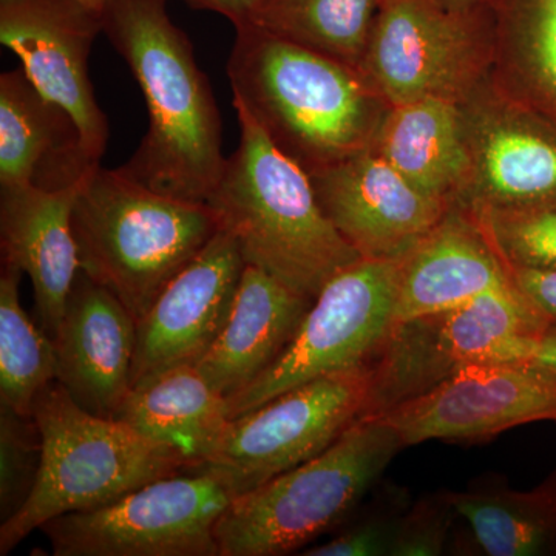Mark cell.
<instances>
[{
    "label": "cell",
    "mask_w": 556,
    "mask_h": 556,
    "mask_svg": "<svg viewBox=\"0 0 556 556\" xmlns=\"http://www.w3.org/2000/svg\"><path fill=\"white\" fill-rule=\"evenodd\" d=\"M100 164L87 155L72 116L42 97L24 70L0 75V186L67 189Z\"/></svg>",
    "instance_id": "ac0fdd59"
},
{
    "label": "cell",
    "mask_w": 556,
    "mask_h": 556,
    "mask_svg": "<svg viewBox=\"0 0 556 556\" xmlns=\"http://www.w3.org/2000/svg\"><path fill=\"white\" fill-rule=\"evenodd\" d=\"M116 419L169 450L192 471L218 447L230 415L228 399L197 365H179L131 388Z\"/></svg>",
    "instance_id": "44dd1931"
},
{
    "label": "cell",
    "mask_w": 556,
    "mask_h": 556,
    "mask_svg": "<svg viewBox=\"0 0 556 556\" xmlns=\"http://www.w3.org/2000/svg\"><path fill=\"white\" fill-rule=\"evenodd\" d=\"M137 329L119 299L79 270L53 339L56 382L76 404L116 419L131 388Z\"/></svg>",
    "instance_id": "2e32d148"
},
{
    "label": "cell",
    "mask_w": 556,
    "mask_h": 556,
    "mask_svg": "<svg viewBox=\"0 0 556 556\" xmlns=\"http://www.w3.org/2000/svg\"><path fill=\"white\" fill-rule=\"evenodd\" d=\"M33 417L42 437V463L27 503L0 525L2 556L51 519L105 506L188 470L177 455L123 420L80 407L56 380L36 397Z\"/></svg>",
    "instance_id": "5b68a950"
},
{
    "label": "cell",
    "mask_w": 556,
    "mask_h": 556,
    "mask_svg": "<svg viewBox=\"0 0 556 556\" xmlns=\"http://www.w3.org/2000/svg\"><path fill=\"white\" fill-rule=\"evenodd\" d=\"M471 155L481 208L555 203L556 131L536 119L485 124Z\"/></svg>",
    "instance_id": "603a6c76"
},
{
    "label": "cell",
    "mask_w": 556,
    "mask_h": 556,
    "mask_svg": "<svg viewBox=\"0 0 556 556\" xmlns=\"http://www.w3.org/2000/svg\"><path fill=\"white\" fill-rule=\"evenodd\" d=\"M457 517L447 493L417 501L402 515L391 544V556H437L444 552L453 519Z\"/></svg>",
    "instance_id": "f546056e"
},
{
    "label": "cell",
    "mask_w": 556,
    "mask_h": 556,
    "mask_svg": "<svg viewBox=\"0 0 556 556\" xmlns=\"http://www.w3.org/2000/svg\"><path fill=\"white\" fill-rule=\"evenodd\" d=\"M533 119L556 131V0H492Z\"/></svg>",
    "instance_id": "4316f807"
},
{
    "label": "cell",
    "mask_w": 556,
    "mask_h": 556,
    "mask_svg": "<svg viewBox=\"0 0 556 556\" xmlns=\"http://www.w3.org/2000/svg\"><path fill=\"white\" fill-rule=\"evenodd\" d=\"M511 283L510 269L479 223L448 211L401 258L394 324L457 308Z\"/></svg>",
    "instance_id": "d6986e66"
},
{
    "label": "cell",
    "mask_w": 556,
    "mask_h": 556,
    "mask_svg": "<svg viewBox=\"0 0 556 556\" xmlns=\"http://www.w3.org/2000/svg\"><path fill=\"white\" fill-rule=\"evenodd\" d=\"M369 365L331 372L232 417L218 447L192 471L219 479L243 495L320 455L365 416Z\"/></svg>",
    "instance_id": "9c48e42d"
},
{
    "label": "cell",
    "mask_w": 556,
    "mask_h": 556,
    "mask_svg": "<svg viewBox=\"0 0 556 556\" xmlns=\"http://www.w3.org/2000/svg\"><path fill=\"white\" fill-rule=\"evenodd\" d=\"M190 9L211 11L228 20L233 27L251 24L263 0H181Z\"/></svg>",
    "instance_id": "d6a6232c"
},
{
    "label": "cell",
    "mask_w": 556,
    "mask_h": 556,
    "mask_svg": "<svg viewBox=\"0 0 556 556\" xmlns=\"http://www.w3.org/2000/svg\"><path fill=\"white\" fill-rule=\"evenodd\" d=\"M478 28L477 13H457L438 0H383L364 60L393 105L455 100L477 72Z\"/></svg>",
    "instance_id": "4fadbf2b"
},
{
    "label": "cell",
    "mask_w": 556,
    "mask_h": 556,
    "mask_svg": "<svg viewBox=\"0 0 556 556\" xmlns=\"http://www.w3.org/2000/svg\"><path fill=\"white\" fill-rule=\"evenodd\" d=\"M519 291L556 325V270L508 268Z\"/></svg>",
    "instance_id": "1f68e13d"
},
{
    "label": "cell",
    "mask_w": 556,
    "mask_h": 556,
    "mask_svg": "<svg viewBox=\"0 0 556 556\" xmlns=\"http://www.w3.org/2000/svg\"><path fill=\"white\" fill-rule=\"evenodd\" d=\"M228 78L232 102L309 175L364 150L371 105L350 65L247 24L236 28Z\"/></svg>",
    "instance_id": "3957f363"
},
{
    "label": "cell",
    "mask_w": 556,
    "mask_h": 556,
    "mask_svg": "<svg viewBox=\"0 0 556 556\" xmlns=\"http://www.w3.org/2000/svg\"><path fill=\"white\" fill-rule=\"evenodd\" d=\"M405 448L380 416L358 417L320 455L233 497L219 518V556L292 554L339 525Z\"/></svg>",
    "instance_id": "8992f818"
},
{
    "label": "cell",
    "mask_w": 556,
    "mask_h": 556,
    "mask_svg": "<svg viewBox=\"0 0 556 556\" xmlns=\"http://www.w3.org/2000/svg\"><path fill=\"white\" fill-rule=\"evenodd\" d=\"M83 182L62 190L0 186L2 263L30 277L40 327L51 339L80 270L72 214Z\"/></svg>",
    "instance_id": "e0dca14e"
},
{
    "label": "cell",
    "mask_w": 556,
    "mask_h": 556,
    "mask_svg": "<svg viewBox=\"0 0 556 556\" xmlns=\"http://www.w3.org/2000/svg\"><path fill=\"white\" fill-rule=\"evenodd\" d=\"M102 33L144 94L149 129L121 170L172 199L207 203L225 170L222 115L167 0H108Z\"/></svg>",
    "instance_id": "6da1fadb"
},
{
    "label": "cell",
    "mask_w": 556,
    "mask_h": 556,
    "mask_svg": "<svg viewBox=\"0 0 556 556\" xmlns=\"http://www.w3.org/2000/svg\"><path fill=\"white\" fill-rule=\"evenodd\" d=\"M477 222L508 268L556 270V201L521 208H481Z\"/></svg>",
    "instance_id": "83f0119b"
},
{
    "label": "cell",
    "mask_w": 556,
    "mask_h": 556,
    "mask_svg": "<svg viewBox=\"0 0 556 556\" xmlns=\"http://www.w3.org/2000/svg\"><path fill=\"white\" fill-rule=\"evenodd\" d=\"M399 518L371 517L340 533L328 543L314 546L306 552V556H383L390 555L394 533H396Z\"/></svg>",
    "instance_id": "4dcf8cb0"
},
{
    "label": "cell",
    "mask_w": 556,
    "mask_h": 556,
    "mask_svg": "<svg viewBox=\"0 0 556 556\" xmlns=\"http://www.w3.org/2000/svg\"><path fill=\"white\" fill-rule=\"evenodd\" d=\"M309 177L325 214L364 258L404 257L448 212L379 153L361 150Z\"/></svg>",
    "instance_id": "9a60e30c"
},
{
    "label": "cell",
    "mask_w": 556,
    "mask_h": 556,
    "mask_svg": "<svg viewBox=\"0 0 556 556\" xmlns=\"http://www.w3.org/2000/svg\"><path fill=\"white\" fill-rule=\"evenodd\" d=\"M383 0H263L251 24L354 67Z\"/></svg>",
    "instance_id": "d4e9b609"
},
{
    "label": "cell",
    "mask_w": 556,
    "mask_h": 556,
    "mask_svg": "<svg viewBox=\"0 0 556 556\" xmlns=\"http://www.w3.org/2000/svg\"><path fill=\"white\" fill-rule=\"evenodd\" d=\"M548 320L517 285L466 305L397 321L369 361L365 416H380L478 365L529 362Z\"/></svg>",
    "instance_id": "52a82bcc"
},
{
    "label": "cell",
    "mask_w": 556,
    "mask_h": 556,
    "mask_svg": "<svg viewBox=\"0 0 556 556\" xmlns=\"http://www.w3.org/2000/svg\"><path fill=\"white\" fill-rule=\"evenodd\" d=\"M233 497L212 475L181 471L40 532L54 556H219L215 530Z\"/></svg>",
    "instance_id": "ba28073f"
},
{
    "label": "cell",
    "mask_w": 556,
    "mask_h": 556,
    "mask_svg": "<svg viewBox=\"0 0 556 556\" xmlns=\"http://www.w3.org/2000/svg\"><path fill=\"white\" fill-rule=\"evenodd\" d=\"M79 2L86 3V5L90 7V9L102 11L108 0H79Z\"/></svg>",
    "instance_id": "d590c367"
},
{
    "label": "cell",
    "mask_w": 556,
    "mask_h": 556,
    "mask_svg": "<svg viewBox=\"0 0 556 556\" xmlns=\"http://www.w3.org/2000/svg\"><path fill=\"white\" fill-rule=\"evenodd\" d=\"M313 302L265 270L244 266L228 321L197 368L223 396H236L276 364Z\"/></svg>",
    "instance_id": "ffe728a7"
},
{
    "label": "cell",
    "mask_w": 556,
    "mask_h": 556,
    "mask_svg": "<svg viewBox=\"0 0 556 556\" xmlns=\"http://www.w3.org/2000/svg\"><path fill=\"white\" fill-rule=\"evenodd\" d=\"M80 270L141 320L172 278L217 236V214L100 166L84 179L72 214Z\"/></svg>",
    "instance_id": "277c9868"
},
{
    "label": "cell",
    "mask_w": 556,
    "mask_h": 556,
    "mask_svg": "<svg viewBox=\"0 0 556 556\" xmlns=\"http://www.w3.org/2000/svg\"><path fill=\"white\" fill-rule=\"evenodd\" d=\"M529 364L556 372V325H551L546 332L541 336V339L538 340Z\"/></svg>",
    "instance_id": "836d02e7"
},
{
    "label": "cell",
    "mask_w": 556,
    "mask_h": 556,
    "mask_svg": "<svg viewBox=\"0 0 556 556\" xmlns=\"http://www.w3.org/2000/svg\"><path fill=\"white\" fill-rule=\"evenodd\" d=\"M244 266L236 239L219 229L172 278L138 321L131 388L206 354L228 321Z\"/></svg>",
    "instance_id": "5bb4252c"
},
{
    "label": "cell",
    "mask_w": 556,
    "mask_h": 556,
    "mask_svg": "<svg viewBox=\"0 0 556 556\" xmlns=\"http://www.w3.org/2000/svg\"><path fill=\"white\" fill-rule=\"evenodd\" d=\"M399 270L401 258H361L331 278L276 364L228 399L230 419L321 376L369 364L394 324Z\"/></svg>",
    "instance_id": "30bf717a"
},
{
    "label": "cell",
    "mask_w": 556,
    "mask_h": 556,
    "mask_svg": "<svg viewBox=\"0 0 556 556\" xmlns=\"http://www.w3.org/2000/svg\"><path fill=\"white\" fill-rule=\"evenodd\" d=\"M102 33V14L79 0H0V42L47 100L78 126L91 160L101 163L109 121L94 97L89 58Z\"/></svg>",
    "instance_id": "8fae6325"
},
{
    "label": "cell",
    "mask_w": 556,
    "mask_h": 556,
    "mask_svg": "<svg viewBox=\"0 0 556 556\" xmlns=\"http://www.w3.org/2000/svg\"><path fill=\"white\" fill-rule=\"evenodd\" d=\"M42 463V437L35 417L0 405V525L30 497Z\"/></svg>",
    "instance_id": "f1b7e54d"
},
{
    "label": "cell",
    "mask_w": 556,
    "mask_h": 556,
    "mask_svg": "<svg viewBox=\"0 0 556 556\" xmlns=\"http://www.w3.org/2000/svg\"><path fill=\"white\" fill-rule=\"evenodd\" d=\"M445 9L457 11V13H478L485 3L492 0H438Z\"/></svg>",
    "instance_id": "e575fe53"
},
{
    "label": "cell",
    "mask_w": 556,
    "mask_h": 556,
    "mask_svg": "<svg viewBox=\"0 0 556 556\" xmlns=\"http://www.w3.org/2000/svg\"><path fill=\"white\" fill-rule=\"evenodd\" d=\"M0 276V405L22 416H33V405L43 388L56 380L54 340L36 327L21 303L16 266L3 263Z\"/></svg>",
    "instance_id": "484cf974"
},
{
    "label": "cell",
    "mask_w": 556,
    "mask_h": 556,
    "mask_svg": "<svg viewBox=\"0 0 556 556\" xmlns=\"http://www.w3.org/2000/svg\"><path fill=\"white\" fill-rule=\"evenodd\" d=\"M236 152L207 204L249 266L316 299L331 278L364 258L318 203L308 172L270 141L243 105Z\"/></svg>",
    "instance_id": "7a4b0ae2"
},
{
    "label": "cell",
    "mask_w": 556,
    "mask_h": 556,
    "mask_svg": "<svg viewBox=\"0 0 556 556\" xmlns=\"http://www.w3.org/2000/svg\"><path fill=\"white\" fill-rule=\"evenodd\" d=\"M380 417L405 447L481 441L526 424L556 422V372L529 362L478 365Z\"/></svg>",
    "instance_id": "7c38bea8"
},
{
    "label": "cell",
    "mask_w": 556,
    "mask_h": 556,
    "mask_svg": "<svg viewBox=\"0 0 556 556\" xmlns=\"http://www.w3.org/2000/svg\"><path fill=\"white\" fill-rule=\"evenodd\" d=\"M379 155L420 192L447 203L473 169L463 121L448 98L394 105L380 130Z\"/></svg>",
    "instance_id": "7402d4cb"
},
{
    "label": "cell",
    "mask_w": 556,
    "mask_h": 556,
    "mask_svg": "<svg viewBox=\"0 0 556 556\" xmlns=\"http://www.w3.org/2000/svg\"><path fill=\"white\" fill-rule=\"evenodd\" d=\"M445 493L485 555L556 554V471L526 492L503 481H479Z\"/></svg>",
    "instance_id": "cb8c5ba5"
}]
</instances>
